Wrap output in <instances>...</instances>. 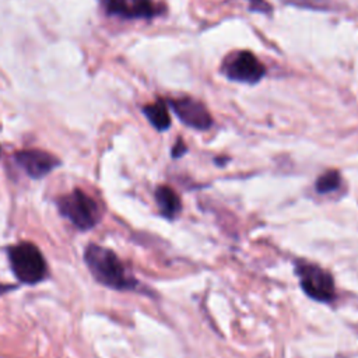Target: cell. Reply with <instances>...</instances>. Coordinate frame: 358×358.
<instances>
[{
  "label": "cell",
  "mask_w": 358,
  "mask_h": 358,
  "mask_svg": "<svg viewBox=\"0 0 358 358\" xmlns=\"http://www.w3.org/2000/svg\"><path fill=\"white\" fill-rule=\"evenodd\" d=\"M296 275L303 292L319 302H330L334 298L333 277L322 267L312 263H298Z\"/></svg>",
  "instance_id": "4"
},
{
  "label": "cell",
  "mask_w": 358,
  "mask_h": 358,
  "mask_svg": "<svg viewBox=\"0 0 358 358\" xmlns=\"http://www.w3.org/2000/svg\"><path fill=\"white\" fill-rule=\"evenodd\" d=\"M248 1H249L250 11H257L264 14H270L271 11V6L266 0H248Z\"/></svg>",
  "instance_id": "13"
},
{
  "label": "cell",
  "mask_w": 358,
  "mask_h": 358,
  "mask_svg": "<svg viewBox=\"0 0 358 358\" xmlns=\"http://www.w3.org/2000/svg\"><path fill=\"white\" fill-rule=\"evenodd\" d=\"M221 71L228 80L245 84H256L266 74L264 66L249 50H239L228 55L222 63Z\"/></svg>",
  "instance_id": "5"
},
{
  "label": "cell",
  "mask_w": 358,
  "mask_h": 358,
  "mask_svg": "<svg viewBox=\"0 0 358 358\" xmlns=\"http://www.w3.org/2000/svg\"><path fill=\"white\" fill-rule=\"evenodd\" d=\"M18 166L32 179H41L50 173L60 161L50 152L43 150H20L14 154Z\"/></svg>",
  "instance_id": "7"
},
{
  "label": "cell",
  "mask_w": 358,
  "mask_h": 358,
  "mask_svg": "<svg viewBox=\"0 0 358 358\" xmlns=\"http://www.w3.org/2000/svg\"><path fill=\"white\" fill-rule=\"evenodd\" d=\"M185 152H186V145H185V143H183L180 138H178V141H176L175 145L172 147V157H173V158H179V157H182Z\"/></svg>",
  "instance_id": "14"
},
{
  "label": "cell",
  "mask_w": 358,
  "mask_h": 358,
  "mask_svg": "<svg viewBox=\"0 0 358 358\" xmlns=\"http://www.w3.org/2000/svg\"><path fill=\"white\" fill-rule=\"evenodd\" d=\"M155 201L159 211L166 218H173L180 211L182 204L178 194L168 186H158L155 190Z\"/></svg>",
  "instance_id": "9"
},
{
  "label": "cell",
  "mask_w": 358,
  "mask_h": 358,
  "mask_svg": "<svg viewBox=\"0 0 358 358\" xmlns=\"http://www.w3.org/2000/svg\"><path fill=\"white\" fill-rule=\"evenodd\" d=\"M143 113L154 129L164 131L171 126V116L165 102L157 101L155 103H148L143 108Z\"/></svg>",
  "instance_id": "10"
},
{
  "label": "cell",
  "mask_w": 358,
  "mask_h": 358,
  "mask_svg": "<svg viewBox=\"0 0 358 358\" xmlns=\"http://www.w3.org/2000/svg\"><path fill=\"white\" fill-rule=\"evenodd\" d=\"M59 213L67 218L77 229L88 231L101 220L98 203L81 189H74L57 199Z\"/></svg>",
  "instance_id": "2"
},
{
  "label": "cell",
  "mask_w": 358,
  "mask_h": 358,
  "mask_svg": "<svg viewBox=\"0 0 358 358\" xmlns=\"http://www.w3.org/2000/svg\"><path fill=\"white\" fill-rule=\"evenodd\" d=\"M171 108L173 109V113L178 116V119L196 130H207L213 124V119L204 103H201L197 99L183 96L169 101Z\"/></svg>",
  "instance_id": "6"
},
{
  "label": "cell",
  "mask_w": 358,
  "mask_h": 358,
  "mask_svg": "<svg viewBox=\"0 0 358 358\" xmlns=\"http://www.w3.org/2000/svg\"><path fill=\"white\" fill-rule=\"evenodd\" d=\"M340 182H341V176L337 171H327L316 179L315 187L317 193L324 194V193L337 190L340 187Z\"/></svg>",
  "instance_id": "11"
},
{
  "label": "cell",
  "mask_w": 358,
  "mask_h": 358,
  "mask_svg": "<svg viewBox=\"0 0 358 358\" xmlns=\"http://www.w3.org/2000/svg\"><path fill=\"white\" fill-rule=\"evenodd\" d=\"M14 275L24 284H36L46 278L48 264L41 250L31 242H20L8 249Z\"/></svg>",
  "instance_id": "3"
},
{
  "label": "cell",
  "mask_w": 358,
  "mask_h": 358,
  "mask_svg": "<svg viewBox=\"0 0 358 358\" xmlns=\"http://www.w3.org/2000/svg\"><path fill=\"white\" fill-rule=\"evenodd\" d=\"M102 3L108 14L126 20H150L161 13L152 0H102Z\"/></svg>",
  "instance_id": "8"
},
{
  "label": "cell",
  "mask_w": 358,
  "mask_h": 358,
  "mask_svg": "<svg viewBox=\"0 0 358 358\" xmlns=\"http://www.w3.org/2000/svg\"><path fill=\"white\" fill-rule=\"evenodd\" d=\"M284 4L309 8V10H327L330 6V0H280Z\"/></svg>",
  "instance_id": "12"
},
{
  "label": "cell",
  "mask_w": 358,
  "mask_h": 358,
  "mask_svg": "<svg viewBox=\"0 0 358 358\" xmlns=\"http://www.w3.org/2000/svg\"><path fill=\"white\" fill-rule=\"evenodd\" d=\"M84 262L92 274V277L102 285L126 291L137 287L136 278H133L117 255L101 245L90 243L84 252Z\"/></svg>",
  "instance_id": "1"
}]
</instances>
